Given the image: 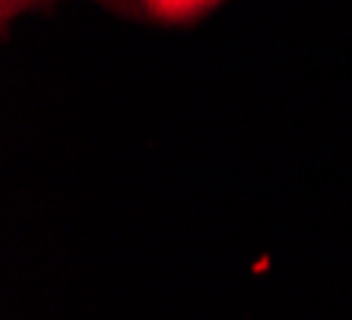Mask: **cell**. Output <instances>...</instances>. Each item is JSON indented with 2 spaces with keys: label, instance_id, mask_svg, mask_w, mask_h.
I'll return each instance as SVG.
<instances>
[{
  "label": "cell",
  "instance_id": "1",
  "mask_svg": "<svg viewBox=\"0 0 352 320\" xmlns=\"http://www.w3.org/2000/svg\"><path fill=\"white\" fill-rule=\"evenodd\" d=\"M38 3H51V0H3V19H10L13 13L35 10ZM98 3L108 7L111 13L143 19V23L190 25V23H197V19L210 16L226 0H98Z\"/></svg>",
  "mask_w": 352,
  "mask_h": 320
}]
</instances>
